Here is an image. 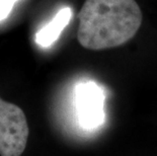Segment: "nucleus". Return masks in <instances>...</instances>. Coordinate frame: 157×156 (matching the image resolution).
I'll use <instances>...</instances> for the list:
<instances>
[{"instance_id":"1","label":"nucleus","mask_w":157,"mask_h":156,"mask_svg":"<svg viewBox=\"0 0 157 156\" xmlns=\"http://www.w3.org/2000/svg\"><path fill=\"white\" fill-rule=\"evenodd\" d=\"M78 16L77 40L92 51L126 44L142 24V11L135 0H85Z\"/></svg>"},{"instance_id":"2","label":"nucleus","mask_w":157,"mask_h":156,"mask_svg":"<svg viewBox=\"0 0 157 156\" xmlns=\"http://www.w3.org/2000/svg\"><path fill=\"white\" fill-rule=\"evenodd\" d=\"M29 135L28 120L22 109L0 98V156H21Z\"/></svg>"},{"instance_id":"3","label":"nucleus","mask_w":157,"mask_h":156,"mask_svg":"<svg viewBox=\"0 0 157 156\" xmlns=\"http://www.w3.org/2000/svg\"><path fill=\"white\" fill-rule=\"evenodd\" d=\"M78 120L86 129L98 128L105 121V91L93 81H84L75 88Z\"/></svg>"},{"instance_id":"4","label":"nucleus","mask_w":157,"mask_h":156,"mask_svg":"<svg viewBox=\"0 0 157 156\" xmlns=\"http://www.w3.org/2000/svg\"><path fill=\"white\" fill-rule=\"evenodd\" d=\"M73 16L72 9L65 6L57 12L54 18L44 25L36 35V42L43 48H48L59 39L61 32L69 25Z\"/></svg>"},{"instance_id":"5","label":"nucleus","mask_w":157,"mask_h":156,"mask_svg":"<svg viewBox=\"0 0 157 156\" xmlns=\"http://www.w3.org/2000/svg\"><path fill=\"white\" fill-rule=\"evenodd\" d=\"M16 1L18 0H0V21L8 17Z\"/></svg>"}]
</instances>
